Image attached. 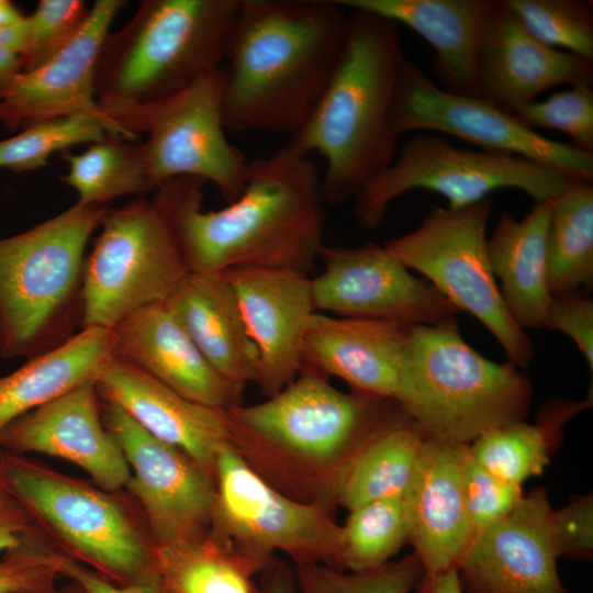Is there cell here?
I'll list each match as a JSON object with an SVG mask.
<instances>
[{
	"instance_id": "obj_20",
	"label": "cell",
	"mask_w": 593,
	"mask_h": 593,
	"mask_svg": "<svg viewBox=\"0 0 593 593\" xmlns=\"http://www.w3.org/2000/svg\"><path fill=\"white\" fill-rule=\"evenodd\" d=\"M96 380L20 416L0 433V446L11 454L37 452L68 460L100 486H126L130 468L101 419Z\"/></svg>"
},
{
	"instance_id": "obj_18",
	"label": "cell",
	"mask_w": 593,
	"mask_h": 593,
	"mask_svg": "<svg viewBox=\"0 0 593 593\" xmlns=\"http://www.w3.org/2000/svg\"><path fill=\"white\" fill-rule=\"evenodd\" d=\"M125 3L97 0L70 43L40 67L16 75L0 93V124L14 131L45 120L89 114L105 125L110 136L137 141L101 110L96 98L99 54Z\"/></svg>"
},
{
	"instance_id": "obj_3",
	"label": "cell",
	"mask_w": 593,
	"mask_h": 593,
	"mask_svg": "<svg viewBox=\"0 0 593 593\" xmlns=\"http://www.w3.org/2000/svg\"><path fill=\"white\" fill-rule=\"evenodd\" d=\"M350 11L348 38L337 67L303 126L288 145L326 161L325 202L354 199L396 156L392 124L396 81L405 58L398 24L377 14Z\"/></svg>"
},
{
	"instance_id": "obj_17",
	"label": "cell",
	"mask_w": 593,
	"mask_h": 593,
	"mask_svg": "<svg viewBox=\"0 0 593 593\" xmlns=\"http://www.w3.org/2000/svg\"><path fill=\"white\" fill-rule=\"evenodd\" d=\"M545 488L524 494L504 517L475 530L456 572L462 593H567Z\"/></svg>"
},
{
	"instance_id": "obj_36",
	"label": "cell",
	"mask_w": 593,
	"mask_h": 593,
	"mask_svg": "<svg viewBox=\"0 0 593 593\" xmlns=\"http://www.w3.org/2000/svg\"><path fill=\"white\" fill-rule=\"evenodd\" d=\"M108 135L105 125L89 114L36 122L0 141V168L16 174L33 171L44 167L57 152L65 153L70 147L91 144Z\"/></svg>"
},
{
	"instance_id": "obj_19",
	"label": "cell",
	"mask_w": 593,
	"mask_h": 593,
	"mask_svg": "<svg viewBox=\"0 0 593 593\" xmlns=\"http://www.w3.org/2000/svg\"><path fill=\"white\" fill-rule=\"evenodd\" d=\"M231 286L257 354V379L267 398L298 376L302 337L314 311L310 277L276 268L238 267L219 272Z\"/></svg>"
},
{
	"instance_id": "obj_33",
	"label": "cell",
	"mask_w": 593,
	"mask_h": 593,
	"mask_svg": "<svg viewBox=\"0 0 593 593\" xmlns=\"http://www.w3.org/2000/svg\"><path fill=\"white\" fill-rule=\"evenodd\" d=\"M68 172L60 177L78 194V203L105 206L124 195L154 190L142 144L113 136L89 144L80 154L63 153Z\"/></svg>"
},
{
	"instance_id": "obj_52",
	"label": "cell",
	"mask_w": 593,
	"mask_h": 593,
	"mask_svg": "<svg viewBox=\"0 0 593 593\" xmlns=\"http://www.w3.org/2000/svg\"><path fill=\"white\" fill-rule=\"evenodd\" d=\"M19 593H85L76 583H71L68 586L58 588L52 585L49 588L36 591L19 592Z\"/></svg>"
},
{
	"instance_id": "obj_34",
	"label": "cell",
	"mask_w": 593,
	"mask_h": 593,
	"mask_svg": "<svg viewBox=\"0 0 593 593\" xmlns=\"http://www.w3.org/2000/svg\"><path fill=\"white\" fill-rule=\"evenodd\" d=\"M339 527V568L353 572L391 561L407 540L402 496L360 505Z\"/></svg>"
},
{
	"instance_id": "obj_37",
	"label": "cell",
	"mask_w": 593,
	"mask_h": 593,
	"mask_svg": "<svg viewBox=\"0 0 593 593\" xmlns=\"http://www.w3.org/2000/svg\"><path fill=\"white\" fill-rule=\"evenodd\" d=\"M540 43L593 61V2L501 0Z\"/></svg>"
},
{
	"instance_id": "obj_31",
	"label": "cell",
	"mask_w": 593,
	"mask_h": 593,
	"mask_svg": "<svg viewBox=\"0 0 593 593\" xmlns=\"http://www.w3.org/2000/svg\"><path fill=\"white\" fill-rule=\"evenodd\" d=\"M425 439L407 415L393 421L360 447L342 469L334 484V499L351 511L369 502L402 496Z\"/></svg>"
},
{
	"instance_id": "obj_46",
	"label": "cell",
	"mask_w": 593,
	"mask_h": 593,
	"mask_svg": "<svg viewBox=\"0 0 593 593\" xmlns=\"http://www.w3.org/2000/svg\"><path fill=\"white\" fill-rule=\"evenodd\" d=\"M34 535L33 517L7 488L0 468V552L19 546Z\"/></svg>"
},
{
	"instance_id": "obj_11",
	"label": "cell",
	"mask_w": 593,
	"mask_h": 593,
	"mask_svg": "<svg viewBox=\"0 0 593 593\" xmlns=\"http://www.w3.org/2000/svg\"><path fill=\"white\" fill-rule=\"evenodd\" d=\"M223 67L167 98L111 116L121 127L147 138L142 144L154 190L191 177L215 186L226 202L243 191L249 160L226 136Z\"/></svg>"
},
{
	"instance_id": "obj_8",
	"label": "cell",
	"mask_w": 593,
	"mask_h": 593,
	"mask_svg": "<svg viewBox=\"0 0 593 593\" xmlns=\"http://www.w3.org/2000/svg\"><path fill=\"white\" fill-rule=\"evenodd\" d=\"M100 226L83 262L82 328H114L134 311L164 302L190 271L156 198L107 208Z\"/></svg>"
},
{
	"instance_id": "obj_29",
	"label": "cell",
	"mask_w": 593,
	"mask_h": 593,
	"mask_svg": "<svg viewBox=\"0 0 593 593\" xmlns=\"http://www.w3.org/2000/svg\"><path fill=\"white\" fill-rule=\"evenodd\" d=\"M113 348V328L83 327L58 347L0 377V433L20 416L96 380Z\"/></svg>"
},
{
	"instance_id": "obj_1",
	"label": "cell",
	"mask_w": 593,
	"mask_h": 593,
	"mask_svg": "<svg viewBox=\"0 0 593 593\" xmlns=\"http://www.w3.org/2000/svg\"><path fill=\"white\" fill-rule=\"evenodd\" d=\"M204 184L180 177L155 190L190 271L258 267L307 275L314 268L324 245L326 202L309 156L287 144L249 161L242 193L216 211L202 210Z\"/></svg>"
},
{
	"instance_id": "obj_10",
	"label": "cell",
	"mask_w": 593,
	"mask_h": 593,
	"mask_svg": "<svg viewBox=\"0 0 593 593\" xmlns=\"http://www.w3.org/2000/svg\"><path fill=\"white\" fill-rule=\"evenodd\" d=\"M492 201L461 209L433 208L413 231L384 247L407 269L419 272L459 312L474 316L494 336L517 368L534 359V345L502 301L488 256Z\"/></svg>"
},
{
	"instance_id": "obj_35",
	"label": "cell",
	"mask_w": 593,
	"mask_h": 593,
	"mask_svg": "<svg viewBox=\"0 0 593 593\" xmlns=\"http://www.w3.org/2000/svg\"><path fill=\"white\" fill-rule=\"evenodd\" d=\"M156 566L164 593H255L249 567L217 549L198 544L160 549Z\"/></svg>"
},
{
	"instance_id": "obj_4",
	"label": "cell",
	"mask_w": 593,
	"mask_h": 593,
	"mask_svg": "<svg viewBox=\"0 0 593 593\" xmlns=\"http://www.w3.org/2000/svg\"><path fill=\"white\" fill-rule=\"evenodd\" d=\"M242 0H144L101 47L96 98L110 118L189 87L226 61Z\"/></svg>"
},
{
	"instance_id": "obj_32",
	"label": "cell",
	"mask_w": 593,
	"mask_h": 593,
	"mask_svg": "<svg viewBox=\"0 0 593 593\" xmlns=\"http://www.w3.org/2000/svg\"><path fill=\"white\" fill-rule=\"evenodd\" d=\"M548 286L552 296L593 287V184L571 178L550 200Z\"/></svg>"
},
{
	"instance_id": "obj_12",
	"label": "cell",
	"mask_w": 593,
	"mask_h": 593,
	"mask_svg": "<svg viewBox=\"0 0 593 593\" xmlns=\"http://www.w3.org/2000/svg\"><path fill=\"white\" fill-rule=\"evenodd\" d=\"M2 479L32 517L116 584L158 574L156 557L107 494L16 455H1Z\"/></svg>"
},
{
	"instance_id": "obj_39",
	"label": "cell",
	"mask_w": 593,
	"mask_h": 593,
	"mask_svg": "<svg viewBox=\"0 0 593 593\" xmlns=\"http://www.w3.org/2000/svg\"><path fill=\"white\" fill-rule=\"evenodd\" d=\"M89 13L80 0H41L25 19L21 72L40 67L59 53L80 32Z\"/></svg>"
},
{
	"instance_id": "obj_47",
	"label": "cell",
	"mask_w": 593,
	"mask_h": 593,
	"mask_svg": "<svg viewBox=\"0 0 593 593\" xmlns=\"http://www.w3.org/2000/svg\"><path fill=\"white\" fill-rule=\"evenodd\" d=\"M414 590L416 593H462L456 570L424 573Z\"/></svg>"
},
{
	"instance_id": "obj_5",
	"label": "cell",
	"mask_w": 593,
	"mask_h": 593,
	"mask_svg": "<svg viewBox=\"0 0 593 593\" xmlns=\"http://www.w3.org/2000/svg\"><path fill=\"white\" fill-rule=\"evenodd\" d=\"M533 393L519 368L465 342L456 317L410 326L394 400L426 439L470 445L526 419Z\"/></svg>"
},
{
	"instance_id": "obj_13",
	"label": "cell",
	"mask_w": 593,
	"mask_h": 593,
	"mask_svg": "<svg viewBox=\"0 0 593 593\" xmlns=\"http://www.w3.org/2000/svg\"><path fill=\"white\" fill-rule=\"evenodd\" d=\"M214 473L215 511L221 526L242 544L251 570L267 553L280 550L296 563L339 568V525L316 503L292 500L273 489L227 443L219 452Z\"/></svg>"
},
{
	"instance_id": "obj_43",
	"label": "cell",
	"mask_w": 593,
	"mask_h": 593,
	"mask_svg": "<svg viewBox=\"0 0 593 593\" xmlns=\"http://www.w3.org/2000/svg\"><path fill=\"white\" fill-rule=\"evenodd\" d=\"M551 530L558 557L577 561L593 558V495H573L567 505L551 512Z\"/></svg>"
},
{
	"instance_id": "obj_40",
	"label": "cell",
	"mask_w": 593,
	"mask_h": 593,
	"mask_svg": "<svg viewBox=\"0 0 593 593\" xmlns=\"http://www.w3.org/2000/svg\"><path fill=\"white\" fill-rule=\"evenodd\" d=\"M515 116L530 130L559 131L577 149L593 156V89L582 82L522 108Z\"/></svg>"
},
{
	"instance_id": "obj_38",
	"label": "cell",
	"mask_w": 593,
	"mask_h": 593,
	"mask_svg": "<svg viewBox=\"0 0 593 593\" xmlns=\"http://www.w3.org/2000/svg\"><path fill=\"white\" fill-rule=\"evenodd\" d=\"M296 593H411L424 574L413 552L365 571L338 570L320 563H296Z\"/></svg>"
},
{
	"instance_id": "obj_41",
	"label": "cell",
	"mask_w": 593,
	"mask_h": 593,
	"mask_svg": "<svg viewBox=\"0 0 593 593\" xmlns=\"http://www.w3.org/2000/svg\"><path fill=\"white\" fill-rule=\"evenodd\" d=\"M63 555L36 535L3 552L0 558V593L36 591L55 585Z\"/></svg>"
},
{
	"instance_id": "obj_51",
	"label": "cell",
	"mask_w": 593,
	"mask_h": 593,
	"mask_svg": "<svg viewBox=\"0 0 593 593\" xmlns=\"http://www.w3.org/2000/svg\"><path fill=\"white\" fill-rule=\"evenodd\" d=\"M25 18L11 1L0 0V30L18 26Z\"/></svg>"
},
{
	"instance_id": "obj_22",
	"label": "cell",
	"mask_w": 593,
	"mask_h": 593,
	"mask_svg": "<svg viewBox=\"0 0 593 593\" xmlns=\"http://www.w3.org/2000/svg\"><path fill=\"white\" fill-rule=\"evenodd\" d=\"M477 80L479 98L515 115L552 87L592 82L593 61L540 43L495 0L480 42Z\"/></svg>"
},
{
	"instance_id": "obj_24",
	"label": "cell",
	"mask_w": 593,
	"mask_h": 593,
	"mask_svg": "<svg viewBox=\"0 0 593 593\" xmlns=\"http://www.w3.org/2000/svg\"><path fill=\"white\" fill-rule=\"evenodd\" d=\"M113 357L154 377L180 395L216 409L242 403L244 387L222 377L164 302L141 307L114 328Z\"/></svg>"
},
{
	"instance_id": "obj_26",
	"label": "cell",
	"mask_w": 593,
	"mask_h": 593,
	"mask_svg": "<svg viewBox=\"0 0 593 593\" xmlns=\"http://www.w3.org/2000/svg\"><path fill=\"white\" fill-rule=\"evenodd\" d=\"M410 27L434 49L433 72L441 89L479 97L481 37L495 0H336Z\"/></svg>"
},
{
	"instance_id": "obj_49",
	"label": "cell",
	"mask_w": 593,
	"mask_h": 593,
	"mask_svg": "<svg viewBox=\"0 0 593 593\" xmlns=\"http://www.w3.org/2000/svg\"><path fill=\"white\" fill-rule=\"evenodd\" d=\"M22 71L20 54L0 46V93L3 92L16 75Z\"/></svg>"
},
{
	"instance_id": "obj_2",
	"label": "cell",
	"mask_w": 593,
	"mask_h": 593,
	"mask_svg": "<svg viewBox=\"0 0 593 593\" xmlns=\"http://www.w3.org/2000/svg\"><path fill=\"white\" fill-rule=\"evenodd\" d=\"M350 11L336 0H242L223 66L227 132L294 135L344 52Z\"/></svg>"
},
{
	"instance_id": "obj_23",
	"label": "cell",
	"mask_w": 593,
	"mask_h": 593,
	"mask_svg": "<svg viewBox=\"0 0 593 593\" xmlns=\"http://www.w3.org/2000/svg\"><path fill=\"white\" fill-rule=\"evenodd\" d=\"M99 396L121 407L155 438L191 458L208 474L231 441L224 409L193 402L137 367L111 357L96 378Z\"/></svg>"
},
{
	"instance_id": "obj_42",
	"label": "cell",
	"mask_w": 593,
	"mask_h": 593,
	"mask_svg": "<svg viewBox=\"0 0 593 593\" xmlns=\"http://www.w3.org/2000/svg\"><path fill=\"white\" fill-rule=\"evenodd\" d=\"M463 492L475 530L507 515L521 501L522 485L491 473L469 454L463 469Z\"/></svg>"
},
{
	"instance_id": "obj_50",
	"label": "cell",
	"mask_w": 593,
	"mask_h": 593,
	"mask_svg": "<svg viewBox=\"0 0 593 593\" xmlns=\"http://www.w3.org/2000/svg\"><path fill=\"white\" fill-rule=\"evenodd\" d=\"M26 19V18H25ZM25 37V20L18 26L0 30V46L21 54Z\"/></svg>"
},
{
	"instance_id": "obj_45",
	"label": "cell",
	"mask_w": 593,
	"mask_h": 593,
	"mask_svg": "<svg viewBox=\"0 0 593 593\" xmlns=\"http://www.w3.org/2000/svg\"><path fill=\"white\" fill-rule=\"evenodd\" d=\"M60 574L70 579L85 593H164L159 574L135 583L116 584L65 555Z\"/></svg>"
},
{
	"instance_id": "obj_21",
	"label": "cell",
	"mask_w": 593,
	"mask_h": 593,
	"mask_svg": "<svg viewBox=\"0 0 593 593\" xmlns=\"http://www.w3.org/2000/svg\"><path fill=\"white\" fill-rule=\"evenodd\" d=\"M468 454L469 445L425 439L402 495L406 542L414 548L424 573L456 570L475 533L463 492Z\"/></svg>"
},
{
	"instance_id": "obj_28",
	"label": "cell",
	"mask_w": 593,
	"mask_h": 593,
	"mask_svg": "<svg viewBox=\"0 0 593 593\" xmlns=\"http://www.w3.org/2000/svg\"><path fill=\"white\" fill-rule=\"evenodd\" d=\"M550 200L535 202L521 220L502 213L488 238V256L504 306L522 329L541 328L552 301L548 286Z\"/></svg>"
},
{
	"instance_id": "obj_6",
	"label": "cell",
	"mask_w": 593,
	"mask_h": 593,
	"mask_svg": "<svg viewBox=\"0 0 593 593\" xmlns=\"http://www.w3.org/2000/svg\"><path fill=\"white\" fill-rule=\"evenodd\" d=\"M105 206L76 202L0 238V356L33 358L67 342L82 321L85 249Z\"/></svg>"
},
{
	"instance_id": "obj_25",
	"label": "cell",
	"mask_w": 593,
	"mask_h": 593,
	"mask_svg": "<svg viewBox=\"0 0 593 593\" xmlns=\"http://www.w3.org/2000/svg\"><path fill=\"white\" fill-rule=\"evenodd\" d=\"M410 326L313 312L302 337L300 371L333 376L353 391L394 400Z\"/></svg>"
},
{
	"instance_id": "obj_14",
	"label": "cell",
	"mask_w": 593,
	"mask_h": 593,
	"mask_svg": "<svg viewBox=\"0 0 593 593\" xmlns=\"http://www.w3.org/2000/svg\"><path fill=\"white\" fill-rule=\"evenodd\" d=\"M392 124L399 136L412 131L452 135L481 150L523 156L593 181V156L542 136L479 97L441 89L406 57L396 81Z\"/></svg>"
},
{
	"instance_id": "obj_7",
	"label": "cell",
	"mask_w": 593,
	"mask_h": 593,
	"mask_svg": "<svg viewBox=\"0 0 593 593\" xmlns=\"http://www.w3.org/2000/svg\"><path fill=\"white\" fill-rule=\"evenodd\" d=\"M231 443L240 452L275 454L294 467L323 473L332 492L337 475L372 436L407 415L388 398L344 392L326 377L299 371L266 401L225 410Z\"/></svg>"
},
{
	"instance_id": "obj_15",
	"label": "cell",
	"mask_w": 593,
	"mask_h": 593,
	"mask_svg": "<svg viewBox=\"0 0 593 593\" xmlns=\"http://www.w3.org/2000/svg\"><path fill=\"white\" fill-rule=\"evenodd\" d=\"M323 270L310 278L315 312L339 317L433 325L459 313L432 283L373 242L323 245Z\"/></svg>"
},
{
	"instance_id": "obj_30",
	"label": "cell",
	"mask_w": 593,
	"mask_h": 593,
	"mask_svg": "<svg viewBox=\"0 0 593 593\" xmlns=\"http://www.w3.org/2000/svg\"><path fill=\"white\" fill-rule=\"evenodd\" d=\"M592 403V388L583 400L547 401L534 423L524 419L491 429L469 445L470 452L494 475L522 485L544 472L563 443L566 424Z\"/></svg>"
},
{
	"instance_id": "obj_27",
	"label": "cell",
	"mask_w": 593,
	"mask_h": 593,
	"mask_svg": "<svg viewBox=\"0 0 593 593\" xmlns=\"http://www.w3.org/2000/svg\"><path fill=\"white\" fill-rule=\"evenodd\" d=\"M164 303L222 377L243 387L256 382L258 354L220 273L189 271Z\"/></svg>"
},
{
	"instance_id": "obj_16",
	"label": "cell",
	"mask_w": 593,
	"mask_h": 593,
	"mask_svg": "<svg viewBox=\"0 0 593 593\" xmlns=\"http://www.w3.org/2000/svg\"><path fill=\"white\" fill-rule=\"evenodd\" d=\"M102 410L104 426L131 471L126 488L143 505L160 549L198 544L215 511L208 473L184 452L144 430L116 404L104 401Z\"/></svg>"
},
{
	"instance_id": "obj_44",
	"label": "cell",
	"mask_w": 593,
	"mask_h": 593,
	"mask_svg": "<svg viewBox=\"0 0 593 593\" xmlns=\"http://www.w3.org/2000/svg\"><path fill=\"white\" fill-rule=\"evenodd\" d=\"M544 327L571 338L593 373V300L589 293L573 292L553 296Z\"/></svg>"
},
{
	"instance_id": "obj_48",
	"label": "cell",
	"mask_w": 593,
	"mask_h": 593,
	"mask_svg": "<svg viewBox=\"0 0 593 593\" xmlns=\"http://www.w3.org/2000/svg\"><path fill=\"white\" fill-rule=\"evenodd\" d=\"M261 593H296L294 572L284 564L273 567Z\"/></svg>"
},
{
	"instance_id": "obj_9",
	"label": "cell",
	"mask_w": 593,
	"mask_h": 593,
	"mask_svg": "<svg viewBox=\"0 0 593 593\" xmlns=\"http://www.w3.org/2000/svg\"><path fill=\"white\" fill-rule=\"evenodd\" d=\"M572 177L523 156L455 147L435 134L412 137L393 163L367 181L354 197L355 217L362 228H376L390 204L423 189L441 194L449 209L472 205L501 189H517L534 202L555 198Z\"/></svg>"
}]
</instances>
